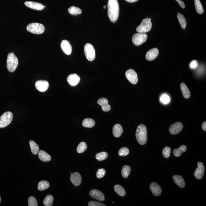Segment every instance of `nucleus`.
<instances>
[{"label": "nucleus", "mask_w": 206, "mask_h": 206, "mask_svg": "<svg viewBox=\"0 0 206 206\" xmlns=\"http://www.w3.org/2000/svg\"><path fill=\"white\" fill-rule=\"evenodd\" d=\"M176 1L178 3L179 5L182 8H185V5L183 1H182L181 0H176Z\"/></svg>", "instance_id": "nucleus-45"}, {"label": "nucleus", "mask_w": 206, "mask_h": 206, "mask_svg": "<svg viewBox=\"0 0 206 206\" xmlns=\"http://www.w3.org/2000/svg\"><path fill=\"white\" fill-rule=\"evenodd\" d=\"M61 48L63 52L67 55H70L72 52V47L69 41L64 40L61 44Z\"/></svg>", "instance_id": "nucleus-15"}, {"label": "nucleus", "mask_w": 206, "mask_h": 206, "mask_svg": "<svg viewBox=\"0 0 206 206\" xmlns=\"http://www.w3.org/2000/svg\"><path fill=\"white\" fill-rule=\"evenodd\" d=\"M131 168L129 166L125 165L124 166L121 170V174L122 176L125 178H127L131 172Z\"/></svg>", "instance_id": "nucleus-33"}, {"label": "nucleus", "mask_w": 206, "mask_h": 206, "mask_svg": "<svg viewBox=\"0 0 206 206\" xmlns=\"http://www.w3.org/2000/svg\"><path fill=\"white\" fill-rule=\"evenodd\" d=\"M106 174V170L103 168L98 169L97 172L96 176L98 178L101 179L104 177Z\"/></svg>", "instance_id": "nucleus-40"}, {"label": "nucleus", "mask_w": 206, "mask_h": 206, "mask_svg": "<svg viewBox=\"0 0 206 206\" xmlns=\"http://www.w3.org/2000/svg\"><path fill=\"white\" fill-rule=\"evenodd\" d=\"M150 189L153 195L155 196H159L161 193V189L157 183L155 182L152 183L150 185Z\"/></svg>", "instance_id": "nucleus-19"}, {"label": "nucleus", "mask_w": 206, "mask_h": 206, "mask_svg": "<svg viewBox=\"0 0 206 206\" xmlns=\"http://www.w3.org/2000/svg\"><path fill=\"white\" fill-rule=\"evenodd\" d=\"M27 30L31 33L39 35L43 33L45 27L42 24L37 23H32L29 24L26 27Z\"/></svg>", "instance_id": "nucleus-4"}, {"label": "nucleus", "mask_w": 206, "mask_h": 206, "mask_svg": "<svg viewBox=\"0 0 206 206\" xmlns=\"http://www.w3.org/2000/svg\"><path fill=\"white\" fill-rule=\"evenodd\" d=\"M101 106L102 110L103 111L108 112L110 111L111 110V106L109 104V103H108V104L103 105V106Z\"/></svg>", "instance_id": "nucleus-44"}, {"label": "nucleus", "mask_w": 206, "mask_h": 206, "mask_svg": "<svg viewBox=\"0 0 206 206\" xmlns=\"http://www.w3.org/2000/svg\"><path fill=\"white\" fill-rule=\"evenodd\" d=\"M106 8V5H104V7H103V8H104V9H105V8Z\"/></svg>", "instance_id": "nucleus-48"}, {"label": "nucleus", "mask_w": 206, "mask_h": 206, "mask_svg": "<svg viewBox=\"0 0 206 206\" xmlns=\"http://www.w3.org/2000/svg\"><path fill=\"white\" fill-rule=\"evenodd\" d=\"M152 23L148 18L143 19L140 25L136 28V31L139 33H145L151 30Z\"/></svg>", "instance_id": "nucleus-5"}, {"label": "nucleus", "mask_w": 206, "mask_h": 206, "mask_svg": "<svg viewBox=\"0 0 206 206\" xmlns=\"http://www.w3.org/2000/svg\"><path fill=\"white\" fill-rule=\"evenodd\" d=\"M125 1L133 3L136 2L138 0H125Z\"/></svg>", "instance_id": "nucleus-47"}, {"label": "nucleus", "mask_w": 206, "mask_h": 206, "mask_svg": "<svg viewBox=\"0 0 206 206\" xmlns=\"http://www.w3.org/2000/svg\"><path fill=\"white\" fill-rule=\"evenodd\" d=\"M70 180L74 185L79 186L81 183L82 177L79 173H74L71 175Z\"/></svg>", "instance_id": "nucleus-18"}, {"label": "nucleus", "mask_w": 206, "mask_h": 206, "mask_svg": "<svg viewBox=\"0 0 206 206\" xmlns=\"http://www.w3.org/2000/svg\"><path fill=\"white\" fill-rule=\"evenodd\" d=\"M186 147L184 145H182L179 148L174 149L173 151V154L175 157H180L181 155L186 151Z\"/></svg>", "instance_id": "nucleus-24"}, {"label": "nucleus", "mask_w": 206, "mask_h": 206, "mask_svg": "<svg viewBox=\"0 0 206 206\" xmlns=\"http://www.w3.org/2000/svg\"><path fill=\"white\" fill-rule=\"evenodd\" d=\"M28 206H37L38 205V203L36 198L33 196L30 197L28 198Z\"/></svg>", "instance_id": "nucleus-39"}, {"label": "nucleus", "mask_w": 206, "mask_h": 206, "mask_svg": "<svg viewBox=\"0 0 206 206\" xmlns=\"http://www.w3.org/2000/svg\"><path fill=\"white\" fill-rule=\"evenodd\" d=\"M18 63V60L14 53L8 54L7 60V67L10 72H13L16 70Z\"/></svg>", "instance_id": "nucleus-3"}, {"label": "nucleus", "mask_w": 206, "mask_h": 206, "mask_svg": "<svg viewBox=\"0 0 206 206\" xmlns=\"http://www.w3.org/2000/svg\"><path fill=\"white\" fill-rule=\"evenodd\" d=\"M125 76L128 80L133 85H136L138 81L137 73L133 69L128 70L125 73Z\"/></svg>", "instance_id": "nucleus-9"}, {"label": "nucleus", "mask_w": 206, "mask_h": 206, "mask_svg": "<svg viewBox=\"0 0 206 206\" xmlns=\"http://www.w3.org/2000/svg\"><path fill=\"white\" fill-rule=\"evenodd\" d=\"M35 86L36 89L39 91L45 92L49 88V84L46 81L39 80L35 82Z\"/></svg>", "instance_id": "nucleus-13"}, {"label": "nucleus", "mask_w": 206, "mask_h": 206, "mask_svg": "<svg viewBox=\"0 0 206 206\" xmlns=\"http://www.w3.org/2000/svg\"><path fill=\"white\" fill-rule=\"evenodd\" d=\"M147 35L145 33L135 34L132 37L133 43L136 46H139L145 42L147 39Z\"/></svg>", "instance_id": "nucleus-8"}, {"label": "nucleus", "mask_w": 206, "mask_h": 206, "mask_svg": "<svg viewBox=\"0 0 206 206\" xmlns=\"http://www.w3.org/2000/svg\"><path fill=\"white\" fill-rule=\"evenodd\" d=\"M38 157L40 160L44 162L51 161V157L48 153L44 150H41L38 152Z\"/></svg>", "instance_id": "nucleus-22"}, {"label": "nucleus", "mask_w": 206, "mask_h": 206, "mask_svg": "<svg viewBox=\"0 0 206 206\" xmlns=\"http://www.w3.org/2000/svg\"><path fill=\"white\" fill-rule=\"evenodd\" d=\"M195 6L197 13L201 14L204 12V8L200 0H194Z\"/></svg>", "instance_id": "nucleus-29"}, {"label": "nucleus", "mask_w": 206, "mask_h": 206, "mask_svg": "<svg viewBox=\"0 0 206 206\" xmlns=\"http://www.w3.org/2000/svg\"><path fill=\"white\" fill-rule=\"evenodd\" d=\"M180 87H181V89L183 97L185 99L190 98V92L185 84L181 83Z\"/></svg>", "instance_id": "nucleus-23"}, {"label": "nucleus", "mask_w": 206, "mask_h": 206, "mask_svg": "<svg viewBox=\"0 0 206 206\" xmlns=\"http://www.w3.org/2000/svg\"><path fill=\"white\" fill-rule=\"evenodd\" d=\"M171 149L170 147H166L163 149L162 153L163 156L165 158H168L170 157Z\"/></svg>", "instance_id": "nucleus-38"}, {"label": "nucleus", "mask_w": 206, "mask_h": 206, "mask_svg": "<svg viewBox=\"0 0 206 206\" xmlns=\"http://www.w3.org/2000/svg\"><path fill=\"white\" fill-rule=\"evenodd\" d=\"M201 127H202V130H204V131H206V122L204 121L202 123V125H201Z\"/></svg>", "instance_id": "nucleus-46"}, {"label": "nucleus", "mask_w": 206, "mask_h": 206, "mask_svg": "<svg viewBox=\"0 0 206 206\" xmlns=\"http://www.w3.org/2000/svg\"><path fill=\"white\" fill-rule=\"evenodd\" d=\"M87 149V146L85 142H82L79 143L77 148V152L79 153H83Z\"/></svg>", "instance_id": "nucleus-34"}, {"label": "nucleus", "mask_w": 206, "mask_h": 206, "mask_svg": "<svg viewBox=\"0 0 206 206\" xmlns=\"http://www.w3.org/2000/svg\"><path fill=\"white\" fill-rule=\"evenodd\" d=\"M112 131H113V135L116 137H120L123 133V128L119 124H116L113 127Z\"/></svg>", "instance_id": "nucleus-21"}, {"label": "nucleus", "mask_w": 206, "mask_h": 206, "mask_svg": "<svg viewBox=\"0 0 206 206\" xmlns=\"http://www.w3.org/2000/svg\"><path fill=\"white\" fill-rule=\"evenodd\" d=\"M54 199L51 195H48L44 198L43 204L45 206H51L53 204Z\"/></svg>", "instance_id": "nucleus-32"}, {"label": "nucleus", "mask_w": 206, "mask_h": 206, "mask_svg": "<svg viewBox=\"0 0 206 206\" xmlns=\"http://www.w3.org/2000/svg\"><path fill=\"white\" fill-rule=\"evenodd\" d=\"M115 191L119 196L124 197L125 195L126 191L124 188L120 185L117 184L114 186Z\"/></svg>", "instance_id": "nucleus-27"}, {"label": "nucleus", "mask_w": 206, "mask_h": 206, "mask_svg": "<svg viewBox=\"0 0 206 206\" xmlns=\"http://www.w3.org/2000/svg\"><path fill=\"white\" fill-rule=\"evenodd\" d=\"M95 123H96L93 119L86 118L83 120L82 125L85 128H91L95 126Z\"/></svg>", "instance_id": "nucleus-25"}, {"label": "nucleus", "mask_w": 206, "mask_h": 206, "mask_svg": "<svg viewBox=\"0 0 206 206\" xmlns=\"http://www.w3.org/2000/svg\"><path fill=\"white\" fill-rule=\"evenodd\" d=\"M29 145L30 146L31 152L32 154L36 155L39 152V146L36 144L35 142L31 140L29 141Z\"/></svg>", "instance_id": "nucleus-26"}, {"label": "nucleus", "mask_w": 206, "mask_h": 206, "mask_svg": "<svg viewBox=\"0 0 206 206\" xmlns=\"http://www.w3.org/2000/svg\"><path fill=\"white\" fill-rule=\"evenodd\" d=\"M80 80V77L76 74H72L69 75L67 78V81L68 83L72 86H77L79 83Z\"/></svg>", "instance_id": "nucleus-14"}, {"label": "nucleus", "mask_w": 206, "mask_h": 206, "mask_svg": "<svg viewBox=\"0 0 206 206\" xmlns=\"http://www.w3.org/2000/svg\"><path fill=\"white\" fill-rule=\"evenodd\" d=\"M108 156V153L106 152H103L99 153L96 155V158L97 160L99 161H102L106 160Z\"/></svg>", "instance_id": "nucleus-35"}, {"label": "nucleus", "mask_w": 206, "mask_h": 206, "mask_svg": "<svg viewBox=\"0 0 206 206\" xmlns=\"http://www.w3.org/2000/svg\"><path fill=\"white\" fill-rule=\"evenodd\" d=\"M89 195L94 199L100 201H104L105 199L103 194L97 189H92L89 192Z\"/></svg>", "instance_id": "nucleus-11"}, {"label": "nucleus", "mask_w": 206, "mask_h": 206, "mask_svg": "<svg viewBox=\"0 0 206 206\" xmlns=\"http://www.w3.org/2000/svg\"><path fill=\"white\" fill-rule=\"evenodd\" d=\"M177 18L181 28L183 29H185L186 27L187 22L186 20L184 15L182 14L179 13L177 14Z\"/></svg>", "instance_id": "nucleus-28"}, {"label": "nucleus", "mask_w": 206, "mask_h": 206, "mask_svg": "<svg viewBox=\"0 0 206 206\" xmlns=\"http://www.w3.org/2000/svg\"><path fill=\"white\" fill-rule=\"evenodd\" d=\"M1 197H0V203H1Z\"/></svg>", "instance_id": "nucleus-49"}, {"label": "nucleus", "mask_w": 206, "mask_h": 206, "mask_svg": "<svg viewBox=\"0 0 206 206\" xmlns=\"http://www.w3.org/2000/svg\"><path fill=\"white\" fill-rule=\"evenodd\" d=\"M198 167L194 172V176L198 180H200L204 177V167L203 163L200 162L197 163Z\"/></svg>", "instance_id": "nucleus-12"}, {"label": "nucleus", "mask_w": 206, "mask_h": 206, "mask_svg": "<svg viewBox=\"0 0 206 206\" xmlns=\"http://www.w3.org/2000/svg\"><path fill=\"white\" fill-rule=\"evenodd\" d=\"M183 128L182 123L181 122H176L170 126L169 131L173 135H176L180 133Z\"/></svg>", "instance_id": "nucleus-10"}, {"label": "nucleus", "mask_w": 206, "mask_h": 206, "mask_svg": "<svg viewBox=\"0 0 206 206\" xmlns=\"http://www.w3.org/2000/svg\"><path fill=\"white\" fill-rule=\"evenodd\" d=\"M160 101L164 104H167L170 102V97L165 94L161 95L160 99Z\"/></svg>", "instance_id": "nucleus-37"}, {"label": "nucleus", "mask_w": 206, "mask_h": 206, "mask_svg": "<svg viewBox=\"0 0 206 206\" xmlns=\"http://www.w3.org/2000/svg\"><path fill=\"white\" fill-rule=\"evenodd\" d=\"M26 6L32 9L37 11H42L44 8V6L39 3L32 1H26L25 2Z\"/></svg>", "instance_id": "nucleus-17"}, {"label": "nucleus", "mask_w": 206, "mask_h": 206, "mask_svg": "<svg viewBox=\"0 0 206 206\" xmlns=\"http://www.w3.org/2000/svg\"><path fill=\"white\" fill-rule=\"evenodd\" d=\"M198 63L197 60H194L191 62L189 64V66L190 69H196L198 66Z\"/></svg>", "instance_id": "nucleus-43"}, {"label": "nucleus", "mask_w": 206, "mask_h": 206, "mask_svg": "<svg viewBox=\"0 0 206 206\" xmlns=\"http://www.w3.org/2000/svg\"><path fill=\"white\" fill-rule=\"evenodd\" d=\"M84 52L87 59L89 61H92L96 58V51L91 44H86L84 47Z\"/></svg>", "instance_id": "nucleus-7"}, {"label": "nucleus", "mask_w": 206, "mask_h": 206, "mask_svg": "<svg viewBox=\"0 0 206 206\" xmlns=\"http://www.w3.org/2000/svg\"><path fill=\"white\" fill-rule=\"evenodd\" d=\"M98 104L100 106H103L105 104H108L109 102L107 99L104 97L101 98L97 101Z\"/></svg>", "instance_id": "nucleus-41"}, {"label": "nucleus", "mask_w": 206, "mask_h": 206, "mask_svg": "<svg viewBox=\"0 0 206 206\" xmlns=\"http://www.w3.org/2000/svg\"><path fill=\"white\" fill-rule=\"evenodd\" d=\"M136 140L141 145L145 144L147 140V129L146 126L140 124L138 126L136 130Z\"/></svg>", "instance_id": "nucleus-2"}, {"label": "nucleus", "mask_w": 206, "mask_h": 206, "mask_svg": "<svg viewBox=\"0 0 206 206\" xmlns=\"http://www.w3.org/2000/svg\"><path fill=\"white\" fill-rule=\"evenodd\" d=\"M13 115L12 112H7L0 117V128L6 127L12 122Z\"/></svg>", "instance_id": "nucleus-6"}, {"label": "nucleus", "mask_w": 206, "mask_h": 206, "mask_svg": "<svg viewBox=\"0 0 206 206\" xmlns=\"http://www.w3.org/2000/svg\"><path fill=\"white\" fill-rule=\"evenodd\" d=\"M118 155L119 156L121 157H124L128 155L129 153V150L128 148L124 147L120 149L118 151Z\"/></svg>", "instance_id": "nucleus-36"}, {"label": "nucleus", "mask_w": 206, "mask_h": 206, "mask_svg": "<svg viewBox=\"0 0 206 206\" xmlns=\"http://www.w3.org/2000/svg\"><path fill=\"white\" fill-rule=\"evenodd\" d=\"M89 206H106V204L101 202L94 201H91L88 203Z\"/></svg>", "instance_id": "nucleus-42"}, {"label": "nucleus", "mask_w": 206, "mask_h": 206, "mask_svg": "<svg viewBox=\"0 0 206 206\" xmlns=\"http://www.w3.org/2000/svg\"><path fill=\"white\" fill-rule=\"evenodd\" d=\"M68 12L72 15H77L82 13V10L80 8L75 6H72L68 8Z\"/></svg>", "instance_id": "nucleus-31"}, {"label": "nucleus", "mask_w": 206, "mask_h": 206, "mask_svg": "<svg viewBox=\"0 0 206 206\" xmlns=\"http://www.w3.org/2000/svg\"><path fill=\"white\" fill-rule=\"evenodd\" d=\"M149 19L150 20H151V18H149Z\"/></svg>", "instance_id": "nucleus-50"}, {"label": "nucleus", "mask_w": 206, "mask_h": 206, "mask_svg": "<svg viewBox=\"0 0 206 206\" xmlns=\"http://www.w3.org/2000/svg\"><path fill=\"white\" fill-rule=\"evenodd\" d=\"M49 183L48 181L44 180L39 182L38 183V190L40 191H43L49 188Z\"/></svg>", "instance_id": "nucleus-30"}, {"label": "nucleus", "mask_w": 206, "mask_h": 206, "mask_svg": "<svg viewBox=\"0 0 206 206\" xmlns=\"http://www.w3.org/2000/svg\"><path fill=\"white\" fill-rule=\"evenodd\" d=\"M173 181L178 187L184 188L185 186V182L184 179L178 175H175L173 177Z\"/></svg>", "instance_id": "nucleus-20"}, {"label": "nucleus", "mask_w": 206, "mask_h": 206, "mask_svg": "<svg viewBox=\"0 0 206 206\" xmlns=\"http://www.w3.org/2000/svg\"><path fill=\"white\" fill-rule=\"evenodd\" d=\"M108 15L112 23L117 20L120 12L118 0H109L107 4Z\"/></svg>", "instance_id": "nucleus-1"}, {"label": "nucleus", "mask_w": 206, "mask_h": 206, "mask_svg": "<svg viewBox=\"0 0 206 206\" xmlns=\"http://www.w3.org/2000/svg\"><path fill=\"white\" fill-rule=\"evenodd\" d=\"M159 54L158 49L156 48H153L148 51L146 55V59L148 61L154 60L157 57Z\"/></svg>", "instance_id": "nucleus-16"}]
</instances>
